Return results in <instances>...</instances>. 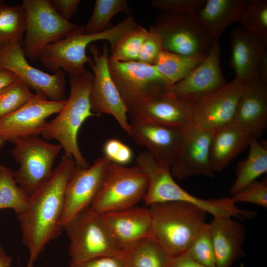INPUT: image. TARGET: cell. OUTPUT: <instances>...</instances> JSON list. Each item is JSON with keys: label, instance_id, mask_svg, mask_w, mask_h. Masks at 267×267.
<instances>
[{"label": "cell", "instance_id": "6da1fadb", "mask_svg": "<svg viewBox=\"0 0 267 267\" xmlns=\"http://www.w3.org/2000/svg\"><path fill=\"white\" fill-rule=\"evenodd\" d=\"M75 165L73 158L64 155L51 176L29 196L25 210L17 215L22 242L29 251L25 267H34L45 246L63 230L65 189Z\"/></svg>", "mask_w": 267, "mask_h": 267}, {"label": "cell", "instance_id": "7a4b0ae2", "mask_svg": "<svg viewBox=\"0 0 267 267\" xmlns=\"http://www.w3.org/2000/svg\"><path fill=\"white\" fill-rule=\"evenodd\" d=\"M68 75L69 97L58 115L48 122L42 135L46 139L57 140L64 155L73 158L76 166L87 168L90 165L80 150L78 134L87 119L96 116L91 111L90 102L93 73L86 70L80 74Z\"/></svg>", "mask_w": 267, "mask_h": 267}, {"label": "cell", "instance_id": "3957f363", "mask_svg": "<svg viewBox=\"0 0 267 267\" xmlns=\"http://www.w3.org/2000/svg\"><path fill=\"white\" fill-rule=\"evenodd\" d=\"M148 209L151 237L170 257L184 253L206 223L207 213L186 202L157 203Z\"/></svg>", "mask_w": 267, "mask_h": 267}, {"label": "cell", "instance_id": "277c9868", "mask_svg": "<svg viewBox=\"0 0 267 267\" xmlns=\"http://www.w3.org/2000/svg\"><path fill=\"white\" fill-rule=\"evenodd\" d=\"M137 25L131 14L118 24L95 34H83L82 26H80L75 32L45 47L38 60L54 73L63 70L68 74H81L86 70L85 65L92 62V59L86 53L87 47L92 43L104 40L111 45L125 33Z\"/></svg>", "mask_w": 267, "mask_h": 267}, {"label": "cell", "instance_id": "5b68a950", "mask_svg": "<svg viewBox=\"0 0 267 267\" xmlns=\"http://www.w3.org/2000/svg\"><path fill=\"white\" fill-rule=\"evenodd\" d=\"M69 241L71 262L80 263L106 256H122L124 250L116 243L101 215L87 207L63 225Z\"/></svg>", "mask_w": 267, "mask_h": 267}, {"label": "cell", "instance_id": "8992f818", "mask_svg": "<svg viewBox=\"0 0 267 267\" xmlns=\"http://www.w3.org/2000/svg\"><path fill=\"white\" fill-rule=\"evenodd\" d=\"M113 80L128 109L142 106L168 94L172 86L154 65L116 61L109 55Z\"/></svg>", "mask_w": 267, "mask_h": 267}, {"label": "cell", "instance_id": "52a82bcc", "mask_svg": "<svg viewBox=\"0 0 267 267\" xmlns=\"http://www.w3.org/2000/svg\"><path fill=\"white\" fill-rule=\"evenodd\" d=\"M26 31L22 45L25 56L38 60L44 48L77 31L80 26L63 18L48 0H23Z\"/></svg>", "mask_w": 267, "mask_h": 267}, {"label": "cell", "instance_id": "ba28073f", "mask_svg": "<svg viewBox=\"0 0 267 267\" xmlns=\"http://www.w3.org/2000/svg\"><path fill=\"white\" fill-rule=\"evenodd\" d=\"M148 185L146 175L137 166L130 167L111 162L90 207L102 215L135 206L143 199Z\"/></svg>", "mask_w": 267, "mask_h": 267}, {"label": "cell", "instance_id": "9c48e42d", "mask_svg": "<svg viewBox=\"0 0 267 267\" xmlns=\"http://www.w3.org/2000/svg\"><path fill=\"white\" fill-rule=\"evenodd\" d=\"M150 28L160 37L164 50L181 55L207 54L214 40L191 15L161 12Z\"/></svg>", "mask_w": 267, "mask_h": 267}, {"label": "cell", "instance_id": "30bf717a", "mask_svg": "<svg viewBox=\"0 0 267 267\" xmlns=\"http://www.w3.org/2000/svg\"><path fill=\"white\" fill-rule=\"evenodd\" d=\"M14 144L11 154L20 165L14 172V179L30 196L51 176L62 147L37 136L19 139Z\"/></svg>", "mask_w": 267, "mask_h": 267}, {"label": "cell", "instance_id": "8fae6325", "mask_svg": "<svg viewBox=\"0 0 267 267\" xmlns=\"http://www.w3.org/2000/svg\"><path fill=\"white\" fill-rule=\"evenodd\" d=\"M89 49L92 56L90 64L93 71V80L90 92L92 112L96 116L102 114L112 115L122 129L129 135L130 123L128 122V109L122 98L110 72L108 59L109 48L106 42L100 50L91 44Z\"/></svg>", "mask_w": 267, "mask_h": 267}, {"label": "cell", "instance_id": "7c38bea8", "mask_svg": "<svg viewBox=\"0 0 267 267\" xmlns=\"http://www.w3.org/2000/svg\"><path fill=\"white\" fill-rule=\"evenodd\" d=\"M66 100L54 101L39 93H34L21 108L0 119V145L6 142L42 135L48 122L46 119L58 113Z\"/></svg>", "mask_w": 267, "mask_h": 267}, {"label": "cell", "instance_id": "4fadbf2b", "mask_svg": "<svg viewBox=\"0 0 267 267\" xmlns=\"http://www.w3.org/2000/svg\"><path fill=\"white\" fill-rule=\"evenodd\" d=\"M212 133L194 121L182 130L181 138L170 167L173 178L182 180L192 176H213L210 159Z\"/></svg>", "mask_w": 267, "mask_h": 267}, {"label": "cell", "instance_id": "5bb4252c", "mask_svg": "<svg viewBox=\"0 0 267 267\" xmlns=\"http://www.w3.org/2000/svg\"><path fill=\"white\" fill-rule=\"evenodd\" d=\"M0 69L13 72L30 89L49 100H66V72L59 70L50 75L33 67L26 60L20 44H10L0 48Z\"/></svg>", "mask_w": 267, "mask_h": 267}, {"label": "cell", "instance_id": "9a60e30c", "mask_svg": "<svg viewBox=\"0 0 267 267\" xmlns=\"http://www.w3.org/2000/svg\"><path fill=\"white\" fill-rule=\"evenodd\" d=\"M111 162L103 156L87 168L75 166L67 182L61 223L63 225L84 209L90 206L99 193Z\"/></svg>", "mask_w": 267, "mask_h": 267}, {"label": "cell", "instance_id": "2e32d148", "mask_svg": "<svg viewBox=\"0 0 267 267\" xmlns=\"http://www.w3.org/2000/svg\"><path fill=\"white\" fill-rule=\"evenodd\" d=\"M221 47L219 39H214L202 61L184 79L172 85L167 94L194 103L223 87L227 82L221 67Z\"/></svg>", "mask_w": 267, "mask_h": 267}, {"label": "cell", "instance_id": "e0dca14e", "mask_svg": "<svg viewBox=\"0 0 267 267\" xmlns=\"http://www.w3.org/2000/svg\"><path fill=\"white\" fill-rule=\"evenodd\" d=\"M244 81L234 79L193 103L194 121L214 131L232 122Z\"/></svg>", "mask_w": 267, "mask_h": 267}, {"label": "cell", "instance_id": "ac0fdd59", "mask_svg": "<svg viewBox=\"0 0 267 267\" xmlns=\"http://www.w3.org/2000/svg\"><path fill=\"white\" fill-rule=\"evenodd\" d=\"M249 137L258 139L267 127V86L258 78L244 82L232 122Z\"/></svg>", "mask_w": 267, "mask_h": 267}, {"label": "cell", "instance_id": "d6986e66", "mask_svg": "<svg viewBox=\"0 0 267 267\" xmlns=\"http://www.w3.org/2000/svg\"><path fill=\"white\" fill-rule=\"evenodd\" d=\"M193 102L166 94L128 109L131 122H151L183 130L193 122Z\"/></svg>", "mask_w": 267, "mask_h": 267}, {"label": "cell", "instance_id": "ffe728a7", "mask_svg": "<svg viewBox=\"0 0 267 267\" xmlns=\"http://www.w3.org/2000/svg\"><path fill=\"white\" fill-rule=\"evenodd\" d=\"M131 136L144 146L161 165L170 167L182 136V130L151 122H131Z\"/></svg>", "mask_w": 267, "mask_h": 267}, {"label": "cell", "instance_id": "44dd1931", "mask_svg": "<svg viewBox=\"0 0 267 267\" xmlns=\"http://www.w3.org/2000/svg\"><path fill=\"white\" fill-rule=\"evenodd\" d=\"M101 216L112 238L123 250L140 240L151 237L148 208L134 206Z\"/></svg>", "mask_w": 267, "mask_h": 267}, {"label": "cell", "instance_id": "7402d4cb", "mask_svg": "<svg viewBox=\"0 0 267 267\" xmlns=\"http://www.w3.org/2000/svg\"><path fill=\"white\" fill-rule=\"evenodd\" d=\"M230 43V64L234 71L235 79L246 81L258 78V65L267 51V37L236 27L232 31Z\"/></svg>", "mask_w": 267, "mask_h": 267}, {"label": "cell", "instance_id": "603a6c76", "mask_svg": "<svg viewBox=\"0 0 267 267\" xmlns=\"http://www.w3.org/2000/svg\"><path fill=\"white\" fill-rule=\"evenodd\" d=\"M209 225L216 267H231L244 254V226L229 216L214 217Z\"/></svg>", "mask_w": 267, "mask_h": 267}, {"label": "cell", "instance_id": "cb8c5ba5", "mask_svg": "<svg viewBox=\"0 0 267 267\" xmlns=\"http://www.w3.org/2000/svg\"><path fill=\"white\" fill-rule=\"evenodd\" d=\"M243 0H206L195 17L213 39H219L230 25L240 21Z\"/></svg>", "mask_w": 267, "mask_h": 267}, {"label": "cell", "instance_id": "d4e9b609", "mask_svg": "<svg viewBox=\"0 0 267 267\" xmlns=\"http://www.w3.org/2000/svg\"><path fill=\"white\" fill-rule=\"evenodd\" d=\"M250 138L232 123L213 131L210 159L214 172L223 170L249 146Z\"/></svg>", "mask_w": 267, "mask_h": 267}, {"label": "cell", "instance_id": "484cf974", "mask_svg": "<svg viewBox=\"0 0 267 267\" xmlns=\"http://www.w3.org/2000/svg\"><path fill=\"white\" fill-rule=\"evenodd\" d=\"M249 146L247 157L237 165L236 178L230 190L232 196L267 172V148L254 137L250 138Z\"/></svg>", "mask_w": 267, "mask_h": 267}, {"label": "cell", "instance_id": "4316f807", "mask_svg": "<svg viewBox=\"0 0 267 267\" xmlns=\"http://www.w3.org/2000/svg\"><path fill=\"white\" fill-rule=\"evenodd\" d=\"M127 267H165L170 257L151 237L124 249Z\"/></svg>", "mask_w": 267, "mask_h": 267}, {"label": "cell", "instance_id": "83f0119b", "mask_svg": "<svg viewBox=\"0 0 267 267\" xmlns=\"http://www.w3.org/2000/svg\"><path fill=\"white\" fill-rule=\"evenodd\" d=\"M206 54L184 55L163 50L154 65L172 86L186 77Z\"/></svg>", "mask_w": 267, "mask_h": 267}, {"label": "cell", "instance_id": "f1b7e54d", "mask_svg": "<svg viewBox=\"0 0 267 267\" xmlns=\"http://www.w3.org/2000/svg\"><path fill=\"white\" fill-rule=\"evenodd\" d=\"M26 31V15L23 5H0V48L21 45Z\"/></svg>", "mask_w": 267, "mask_h": 267}, {"label": "cell", "instance_id": "f546056e", "mask_svg": "<svg viewBox=\"0 0 267 267\" xmlns=\"http://www.w3.org/2000/svg\"><path fill=\"white\" fill-rule=\"evenodd\" d=\"M120 12L132 14L127 0H96L90 18L82 26V33L95 34L108 29L113 26L112 18Z\"/></svg>", "mask_w": 267, "mask_h": 267}, {"label": "cell", "instance_id": "4dcf8cb0", "mask_svg": "<svg viewBox=\"0 0 267 267\" xmlns=\"http://www.w3.org/2000/svg\"><path fill=\"white\" fill-rule=\"evenodd\" d=\"M29 196L15 182L14 172L0 164V210L10 208L18 215L26 208Z\"/></svg>", "mask_w": 267, "mask_h": 267}, {"label": "cell", "instance_id": "1f68e13d", "mask_svg": "<svg viewBox=\"0 0 267 267\" xmlns=\"http://www.w3.org/2000/svg\"><path fill=\"white\" fill-rule=\"evenodd\" d=\"M148 31L142 25L135 27L125 33L110 45V56L114 60L123 62L137 61Z\"/></svg>", "mask_w": 267, "mask_h": 267}, {"label": "cell", "instance_id": "d6a6232c", "mask_svg": "<svg viewBox=\"0 0 267 267\" xmlns=\"http://www.w3.org/2000/svg\"><path fill=\"white\" fill-rule=\"evenodd\" d=\"M239 22L245 30L267 37V0H246Z\"/></svg>", "mask_w": 267, "mask_h": 267}, {"label": "cell", "instance_id": "836d02e7", "mask_svg": "<svg viewBox=\"0 0 267 267\" xmlns=\"http://www.w3.org/2000/svg\"><path fill=\"white\" fill-rule=\"evenodd\" d=\"M184 254L203 266L216 267L209 224L203 225Z\"/></svg>", "mask_w": 267, "mask_h": 267}, {"label": "cell", "instance_id": "e575fe53", "mask_svg": "<svg viewBox=\"0 0 267 267\" xmlns=\"http://www.w3.org/2000/svg\"><path fill=\"white\" fill-rule=\"evenodd\" d=\"M30 87L20 79L0 90V119L16 111L33 95Z\"/></svg>", "mask_w": 267, "mask_h": 267}, {"label": "cell", "instance_id": "d590c367", "mask_svg": "<svg viewBox=\"0 0 267 267\" xmlns=\"http://www.w3.org/2000/svg\"><path fill=\"white\" fill-rule=\"evenodd\" d=\"M232 200L249 202L264 208L267 207V180H254L246 186L240 191L232 195Z\"/></svg>", "mask_w": 267, "mask_h": 267}, {"label": "cell", "instance_id": "8d00e7d4", "mask_svg": "<svg viewBox=\"0 0 267 267\" xmlns=\"http://www.w3.org/2000/svg\"><path fill=\"white\" fill-rule=\"evenodd\" d=\"M206 0H152V6L161 12L194 15L204 6Z\"/></svg>", "mask_w": 267, "mask_h": 267}, {"label": "cell", "instance_id": "74e56055", "mask_svg": "<svg viewBox=\"0 0 267 267\" xmlns=\"http://www.w3.org/2000/svg\"><path fill=\"white\" fill-rule=\"evenodd\" d=\"M104 156L112 163L126 166L133 160L132 149L127 144L115 138L106 140L103 146Z\"/></svg>", "mask_w": 267, "mask_h": 267}, {"label": "cell", "instance_id": "f35d334b", "mask_svg": "<svg viewBox=\"0 0 267 267\" xmlns=\"http://www.w3.org/2000/svg\"><path fill=\"white\" fill-rule=\"evenodd\" d=\"M164 50L159 35L150 28L148 35L140 50L137 61L154 65L160 52Z\"/></svg>", "mask_w": 267, "mask_h": 267}, {"label": "cell", "instance_id": "ab89813d", "mask_svg": "<svg viewBox=\"0 0 267 267\" xmlns=\"http://www.w3.org/2000/svg\"><path fill=\"white\" fill-rule=\"evenodd\" d=\"M69 267H127L125 254L95 258L80 263L70 262Z\"/></svg>", "mask_w": 267, "mask_h": 267}, {"label": "cell", "instance_id": "60d3db41", "mask_svg": "<svg viewBox=\"0 0 267 267\" xmlns=\"http://www.w3.org/2000/svg\"><path fill=\"white\" fill-rule=\"evenodd\" d=\"M56 12L64 19L69 21L77 12L80 0H48Z\"/></svg>", "mask_w": 267, "mask_h": 267}, {"label": "cell", "instance_id": "b9f144b4", "mask_svg": "<svg viewBox=\"0 0 267 267\" xmlns=\"http://www.w3.org/2000/svg\"><path fill=\"white\" fill-rule=\"evenodd\" d=\"M165 267H207L190 259L185 254L170 257Z\"/></svg>", "mask_w": 267, "mask_h": 267}, {"label": "cell", "instance_id": "7bdbcfd3", "mask_svg": "<svg viewBox=\"0 0 267 267\" xmlns=\"http://www.w3.org/2000/svg\"><path fill=\"white\" fill-rule=\"evenodd\" d=\"M19 80V78L13 72L0 69V90Z\"/></svg>", "mask_w": 267, "mask_h": 267}, {"label": "cell", "instance_id": "ee69618b", "mask_svg": "<svg viewBox=\"0 0 267 267\" xmlns=\"http://www.w3.org/2000/svg\"><path fill=\"white\" fill-rule=\"evenodd\" d=\"M257 73L259 80L267 85V51L263 53L259 60Z\"/></svg>", "mask_w": 267, "mask_h": 267}, {"label": "cell", "instance_id": "f6af8a7d", "mask_svg": "<svg viewBox=\"0 0 267 267\" xmlns=\"http://www.w3.org/2000/svg\"><path fill=\"white\" fill-rule=\"evenodd\" d=\"M12 258L6 254L4 250L0 245V267H10Z\"/></svg>", "mask_w": 267, "mask_h": 267}, {"label": "cell", "instance_id": "bcb514c9", "mask_svg": "<svg viewBox=\"0 0 267 267\" xmlns=\"http://www.w3.org/2000/svg\"><path fill=\"white\" fill-rule=\"evenodd\" d=\"M3 146V145H0V153H1V150H2V149Z\"/></svg>", "mask_w": 267, "mask_h": 267}, {"label": "cell", "instance_id": "7dc6e473", "mask_svg": "<svg viewBox=\"0 0 267 267\" xmlns=\"http://www.w3.org/2000/svg\"><path fill=\"white\" fill-rule=\"evenodd\" d=\"M4 3L3 0H0V5Z\"/></svg>", "mask_w": 267, "mask_h": 267}, {"label": "cell", "instance_id": "c3c4849f", "mask_svg": "<svg viewBox=\"0 0 267 267\" xmlns=\"http://www.w3.org/2000/svg\"></svg>", "mask_w": 267, "mask_h": 267}]
</instances>
